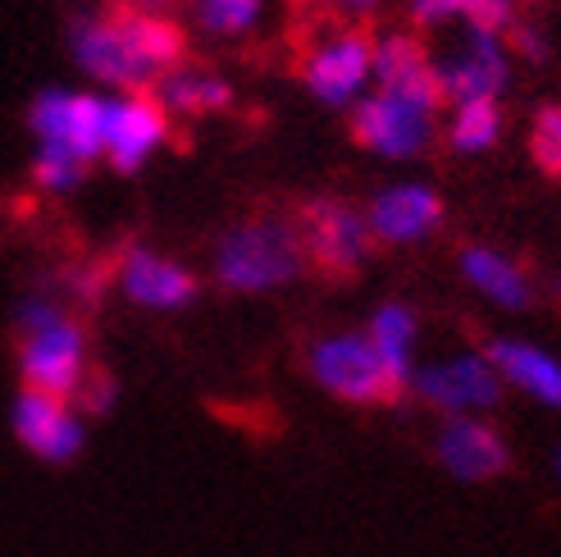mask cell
I'll list each match as a JSON object with an SVG mask.
<instances>
[{
	"label": "cell",
	"instance_id": "obj_1",
	"mask_svg": "<svg viewBox=\"0 0 561 557\" xmlns=\"http://www.w3.org/2000/svg\"><path fill=\"white\" fill-rule=\"evenodd\" d=\"M69 55L82 78L105 92H151L187 60L183 27L160 10H96L69 23Z\"/></svg>",
	"mask_w": 561,
	"mask_h": 557
},
{
	"label": "cell",
	"instance_id": "obj_2",
	"mask_svg": "<svg viewBox=\"0 0 561 557\" xmlns=\"http://www.w3.org/2000/svg\"><path fill=\"white\" fill-rule=\"evenodd\" d=\"M14 329H19V343H14L19 384L73 402L78 388L88 384V375L96 366H92L88 329H82V320L65 306V297L33 293L19 306Z\"/></svg>",
	"mask_w": 561,
	"mask_h": 557
},
{
	"label": "cell",
	"instance_id": "obj_3",
	"mask_svg": "<svg viewBox=\"0 0 561 557\" xmlns=\"http://www.w3.org/2000/svg\"><path fill=\"white\" fill-rule=\"evenodd\" d=\"M306 270V247L293 219L284 215H256L242 225L224 229L215 252H210V274L224 293L233 297H261L297 284Z\"/></svg>",
	"mask_w": 561,
	"mask_h": 557
},
{
	"label": "cell",
	"instance_id": "obj_4",
	"mask_svg": "<svg viewBox=\"0 0 561 557\" xmlns=\"http://www.w3.org/2000/svg\"><path fill=\"white\" fill-rule=\"evenodd\" d=\"M306 379L320 394L339 398L347 407H392L407 398V388L392 379L383 366V356L375 352L366 329H347V333H324L306 348Z\"/></svg>",
	"mask_w": 561,
	"mask_h": 557
},
{
	"label": "cell",
	"instance_id": "obj_5",
	"mask_svg": "<svg viewBox=\"0 0 561 557\" xmlns=\"http://www.w3.org/2000/svg\"><path fill=\"white\" fill-rule=\"evenodd\" d=\"M438 115H443V101L370 88V96L360 101L347 120H352V137L370 156L392 160V164H411V160H425L430 147L438 143V128H443Z\"/></svg>",
	"mask_w": 561,
	"mask_h": 557
},
{
	"label": "cell",
	"instance_id": "obj_6",
	"mask_svg": "<svg viewBox=\"0 0 561 557\" xmlns=\"http://www.w3.org/2000/svg\"><path fill=\"white\" fill-rule=\"evenodd\" d=\"M297 73H301V88L311 92V101H320L324 110H347L352 115L375 88V37L366 27L339 23L333 33L306 46Z\"/></svg>",
	"mask_w": 561,
	"mask_h": 557
},
{
	"label": "cell",
	"instance_id": "obj_7",
	"mask_svg": "<svg viewBox=\"0 0 561 557\" xmlns=\"http://www.w3.org/2000/svg\"><path fill=\"white\" fill-rule=\"evenodd\" d=\"M110 92L92 88H46L27 105V133L37 151H60L82 164L105 160Z\"/></svg>",
	"mask_w": 561,
	"mask_h": 557
},
{
	"label": "cell",
	"instance_id": "obj_8",
	"mask_svg": "<svg viewBox=\"0 0 561 557\" xmlns=\"http://www.w3.org/2000/svg\"><path fill=\"white\" fill-rule=\"evenodd\" d=\"M297 234L306 247V265L329 274V278H347L370 261L375 234L366 225V206H352L339 197H311L297 215Z\"/></svg>",
	"mask_w": 561,
	"mask_h": 557
},
{
	"label": "cell",
	"instance_id": "obj_9",
	"mask_svg": "<svg viewBox=\"0 0 561 557\" xmlns=\"http://www.w3.org/2000/svg\"><path fill=\"white\" fill-rule=\"evenodd\" d=\"M502 394H507V388H502L484 348H466L453 356L425 361L411 379V398L438 411L443 421L447 416H489L502 402Z\"/></svg>",
	"mask_w": 561,
	"mask_h": 557
},
{
	"label": "cell",
	"instance_id": "obj_10",
	"mask_svg": "<svg viewBox=\"0 0 561 557\" xmlns=\"http://www.w3.org/2000/svg\"><path fill=\"white\" fill-rule=\"evenodd\" d=\"M10 430L27 457L46 466H69L88 448V416L69 398L37 394V388H19L10 407Z\"/></svg>",
	"mask_w": 561,
	"mask_h": 557
},
{
	"label": "cell",
	"instance_id": "obj_11",
	"mask_svg": "<svg viewBox=\"0 0 561 557\" xmlns=\"http://www.w3.org/2000/svg\"><path fill=\"white\" fill-rule=\"evenodd\" d=\"M174 120L164 115L156 92H110L105 115V164L115 174H137L164 151Z\"/></svg>",
	"mask_w": 561,
	"mask_h": 557
},
{
	"label": "cell",
	"instance_id": "obj_12",
	"mask_svg": "<svg viewBox=\"0 0 561 557\" xmlns=\"http://www.w3.org/2000/svg\"><path fill=\"white\" fill-rule=\"evenodd\" d=\"M115 288L124 293L128 306H137V311L170 316V311H187V306L196 302L202 278H196L183 261L156 252V247L133 242L115 261Z\"/></svg>",
	"mask_w": 561,
	"mask_h": 557
},
{
	"label": "cell",
	"instance_id": "obj_13",
	"mask_svg": "<svg viewBox=\"0 0 561 557\" xmlns=\"http://www.w3.org/2000/svg\"><path fill=\"white\" fill-rule=\"evenodd\" d=\"M434 65H438V88L447 105L502 101V92L512 88V42L507 37L461 33V42Z\"/></svg>",
	"mask_w": 561,
	"mask_h": 557
},
{
	"label": "cell",
	"instance_id": "obj_14",
	"mask_svg": "<svg viewBox=\"0 0 561 557\" xmlns=\"http://www.w3.org/2000/svg\"><path fill=\"white\" fill-rule=\"evenodd\" d=\"M434 457L461 485H489L512 470V448L489 416H447L434 430Z\"/></svg>",
	"mask_w": 561,
	"mask_h": 557
},
{
	"label": "cell",
	"instance_id": "obj_15",
	"mask_svg": "<svg viewBox=\"0 0 561 557\" xmlns=\"http://www.w3.org/2000/svg\"><path fill=\"white\" fill-rule=\"evenodd\" d=\"M443 197L438 187L425 179H402L379 187L366 202V225L375 234L379 247H420L443 229Z\"/></svg>",
	"mask_w": 561,
	"mask_h": 557
},
{
	"label": "cell",
	"instance_id": "obj_16",
	"mask_svg": "<svg viewBox=\"0 0 561 557\" xmlns=\"http://www.w3.org/2000/svg\"><path fill=\"white\" fill-rule=\"evenodd\" d=\"M457 270L470 284V293L497 306V311H529V306H535V278H529V270L516 257L502 252V247H489V242L461 247Z\"/></svg>",
	"mask_w": 561,
	"mask_h": 557
},
{
	"label": "cell",
	"instance_id": "obj_17",
	"mask_svg": "<svg viewBox=\"0 0 561 557\" xmlns=\"http://www.w3.org/2000/svg\"><path fill=\"white\" fill-rule=\"evenodd\" d=\"M489 361L502 379V388L539 402L548 411H561V356H552L548 348L529 343V339H493Z\"/></svg>",
	"mask_w": 561,
	"mask_h": 557
},
{
	"label": "cell",
	"instance_id": "obj_18",
	"mask_svg": "<svg viewBox=\"0 0 561 557\" xmlns=\"http://www.w3.org/2000/svg\"><path fill=\"white\" fill-rule=\"evenodd\" d=\"M375 88H383V92H402V96L443 101L434 55L420 46L411 33L375 37ZM443 105H447V101H443Z\"/></svg>",
	"mask_w": 561,
	"mask_h": 557
},
{
	"label": "cell",
	"instance_id": "obj_19",
	"mask_svg": "<svg viewBox=\"0 0 561 557\" xmlns=\"http://www.w3.org/2000/svg\"><path fill=\"white\" fill-rule=\"evenodd\" d=\"M151 92L170 120H215L233 105V82L206 65H192V60L170 69Z\"/></svg>",
	"mask_w": 561,
	"mask_h": 557
},
{
	"label": "cell",
	"instance_id": "obj_20",
	"mask_svg": "<svg viewBox=\"0 0 561 557\" xmlns=\"http://www.w3.org/2000/svg\"><path fill=\"white\" fill-rule=\"evenodd\" d=\"M415 27H461V33L512 37L520 27V0H407Z\"/></svg>",
	"mask_w": 561,
	"mask_h": 557
},
{
	"label": "cell",
	"instance_id": "obj_21",
	"mask_svg": "<svg viewBox=\"0 0 561 557\" xmlns=\"http://www.w3.org/2000/svg\"><path fill=\"white\" fill-rule=\"evenodd\" d=\"M366 333H370V343L375 352L383 356V366L392 371V379H398L407 394H411V379H415V343H420V316H415V306L398 302V297H388L379 302L370 320H366Z\"/></svg>",
	"mask_w": 561,
	"mask_h": 557
},
{
	"label": "cell",
	"instance_id": "obj_22",
	"mask_svg": "<svg viewBox=\"0 0 561 557\" xmlns=\"http://www.w3.org/2000/svg\"><path fill=\"white\" fill-rule=\"evenodd\" d=\"M502 101H470V105H447V147L457 156H484L502 143Z\"/></svg>",
	"mask_w": 561,
	"mask_h": 557
},
{
	"label": "cell",
	"instance_id": "obj_23",
	"mask_svg": "<svg viewBox=\"0 0 561 557\" xmlns=\"http://www.w3.org/2000/svg\"><path fill=\"white\" fill-rule=\"evenodd\" d=\"M265 0H192V23L215 42H238L261 23Z\"/></svg>",
	"mask_w": 561,
	"mask_h": 557
},
{
	"label": "cell",
	"instance_id": "obj_24",
	"mask_svg": "<svg viewBox=\"0 0 561 557\" xmlns=\"http://www.w3.org/2000/svg\"><path fill=\"white\" fill-rule=\"evenodd\" d=\"M92 164H82L73 156H60V151H33V187L46 192V197H69L88 183Z\"/></svg>",
	"mask_w": 561,
	"mask_h": 557
},
{
	"label": "cell",
	"instance_id": "obj_25",
	"mask_svg": "<svg viewBox=\"0 0 561 557\" xmlns=\"http://www.w3.org/2000/svg\"><path fill=\"white\" fill-rule=\"evenodd\" d=\"M529 156H535L543 174L561 179V101L539 110L535 128H529Z\"/></svg>",
	"mask_w": 561,
	"mask_h": 557
},
{
	"label": "cell",
	"instance_id": "obj_26",
	"mask_svg": "<svg viewBox=\"0 0 561 557\" xmlns=\"http://www.w3.org/2000/svg\"><path fill=\"white\" fill-rule=\"evenodd\" d=\"M115 398H119V379L110 375V371H92L88 375V384L78 388V398H73V407L82 411V416H105L110 407H115Z\"/></svg>",
	"mask_w": 561,
	"mask_h": 557
},
{
	"label": "cell",
	"instance_id": "obj_27",
	"mask_svg": "<svg viewBox=\"0 0 561 557\" xmlns=\"http://www.w3.org/2000/svg\"><path fill=\"white\" fill-rule=\"evenodd\" d=\"M316 5L329 14V19H339V23H352V27H360L366 19H375L388 0H316Z\"/></svg>",
	"mask_w": 561,
	"mask_h": 557
},
{
	"label": "cell",
	"instance_id": "obj_28",
	"mask_svg": "<svg viewBox=\"0 0 561 557\" xmlns=\"http://www.w3.org/2000/svg\"><path fill=\"white\" fill-rule=\"evenodd\" d=\"M512 42V55H520V60H529V65H543L548 60V46H543V33L539 27H529L525 19H520V27L507 37Z\"/></svg>",
	"mask_w": 561,
	"mask_h": 557
},
{
	"label": "cell",
	"instance_id": "obj_29",
	"mask_svg": "<svg viewBox=\"0 0 561 557\" xmlns=\"http://www.w3.org/2000/svg\"><path fill=\"white\" fill-rule=\"evenodd\" d=\"M119 5H133V10H160L164 0H119Z\"/></svg>",
	"mask_w": 561,
	"mask_h": 557
},
{
	"label": "cell",
	"instance_id": "obj_30",
	"mask_svg": "<svg viewBox=\"0 0 561 557\" xmlns=\"http://www.w3.org/2000/svg\"><path fill=\"white\" fill-rule=\"evenodd\" d=\"M552 476H557V480H561V448H557V453H552Z\"/></svg>",
	"mask_w": 561,
	"mask_h": 557
}]
</instances>
